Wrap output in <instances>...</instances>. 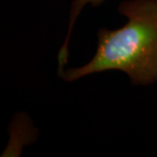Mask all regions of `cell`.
Returning a JSON list of instances; mask_svg holds the SVG:
<instances>
[{
  "instance_id": "6da1fadb",
  "label": "cell",
  "mask_w": 157,
  "mask_h": 157,
  "mask_svg": "<svg viewBox=\"0 0 157 157\" xmlns=\"http://www.w3.org/2000/svg\"><path fill=\"white\" fill-rule=\"evenodd\" d=\"M117 11L125 23L97 32L93 57L81 67L64 68L61 80L73 83L104 71H121L136 86L157 82V0H124Z\"/></svg>"
},
{
  "instance_id": "7a4b0ae2",
  "label": "cell",
  "mask_w": 157,
  "mask_h": 157,
  "mask_svg": "<svg viewBox=\"0 0 157 157\" xmlns=\"http://www.w3.org/2000/svg\"><path fill=\"white\" fill-rule=\"evenodd\" d=\"M9 140L3 150L2 157H17L21 155L25 147L30 146L38 139V128L26 112H17L13 115L8 127Z\"/></svg>"
},
{
  "instance_id": "3957f363",
  "label": "cell",
  "mask_w": 157,
  "mask_h": 157,
  "mask_svg": "<svg viewBox=\"0 0 157 157\" xmlns=\"http://www.w3.org/2000/svg\"><path fill=\"white\" fill-rule=\"evenodd\" d=\"M106 0H74L71 4L70 13H68V28L67 33L65 36V39L63 43L61 44L60 48H59L58 54H57V60H58V68L57 73L60 75L62 71H64L65 64L67 63L68 60V54H70V41L71 37V33H73L74 27L76 25V21L80 17L81 12L83 9L86 7L87 5H91L93 7H97Z\"/></svg>"
}]
</instances>
